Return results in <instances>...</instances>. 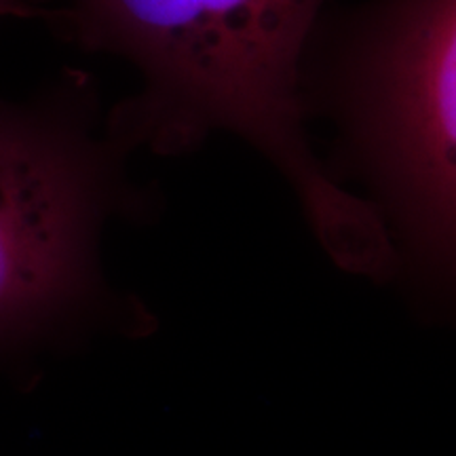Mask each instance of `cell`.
I'll return each instance as SVG.
<instances>
[{
  "label": "cell",
  "instance_id": "obj_1",
  "mask_svg": "<svg viewBox=\"0 0 456 456\" xmlns=\"http://www.w3.org/2000/svg\"><path fill=\"white\" fill-rule=\"evenodd\" d=\"M326 0H68L51 28L87 53L127 61L138 89L108 112L121 144L178 157L216 134L248 142L292 186L328 254L383 273L389 232L317 161L305 134V64Z\"/></svg>",
  "mask_w": 456,
  "mask_h": 456
},
{
  "label": "cell",
  "instance_id": "obj_2",
  "mask_svg": "<svg viewBox=\"0 0 456 456\" xmlns=\"http://www.w3.org/2000/svg\"><path fill=\"white\" fill-rule=\"evenodd\" d=\"M131 155L81 68L0 98V359L114 315L102 239L157 203L131 178Z\"/></svg>",
  "mask_w": 456,
  "mask_h": 456
},
{
  "label": "cell",
  "instance_id": "obj_3",
  "mask_svg": "<svg viewBox=\"0 0 456 456\" xmlns=\"http://www.w3.org/2000/svg\"><path fill=\"white\" fill-rule=\"evenodd\" d=\"M309 100L332 114L383 224L456 277V0H372L328 28L306 55Z\"/></svg>",
  "mask_w": 456,
  "mask_h": 456
},
{
  "label": "cell",
  "instance_id": "obj_4",
  "mask_svg": "<svg viewBox=\"0 0 456 456\" xmlns=\"http://www.w3.org/2000/svg\"><path fill=\"white\" fill-rule=\"evenodd\" d=\"M0 17H20V20H47L49 9L37 7L30 0H0Z\"/></svg>",
  "mask_w": 456,
  "mask_h": 456
}]
</instances>
